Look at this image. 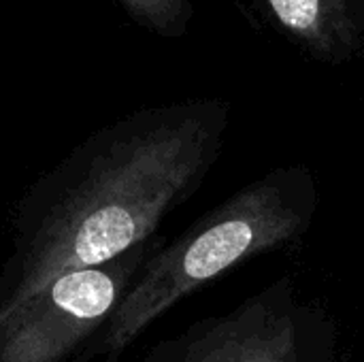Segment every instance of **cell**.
<instances>
[{
    "label": "cell",
    "mask_w": 364,
    "mask_h": 362,
    "mask_svg": "<svg viewBox=\"0 0 364 362\" xmlns=\"http://www.w3.org/2000/svg\"><path fill=\"white\" fill-rule=\"evenodd\" d=\"M230 102L192 98L100 126L19 198L0 271V320L64 271L107 262L154 237L205 181Z\"/></svg>",
    "instance_id": "1"
},
{
    "label": "cell",
    "mask_w": 364,
    "mask_h": 362,
    "mask_svg": "<svg viewBox=\"0 0 364 362\" xmlns=\"http://www.w3.org/2000/svg\"><path fill=\"white\" fill-rule=\"evenodd\" d=\"M318 207V179L303 164L273 169L243 186L149 254L90 356L117 362L147 326L198 288L250 258L299 243Z\"/></svg>",
    "instance_id": "2"
},
{
    "label": "cell",
    "mask_w": 364,
    "mask_h": 362,
    "mask_svg": "<svg viewBox=\"0 0 364 362\" xmlns=\"http://www.w3.org/2000/svg\"><path fill=\"white\" fill-rule=\"evenodd\" d=\"M145 362H350L333 314L290 277L151 346Z\"/></svg>",
    "instance_id": "3"
},
{
    "label": "cell",
    "mask_w": 364,
    "mask_h": 362,
    "mask_svg": "<svg viewBox=\"0 0 364 362\" xmlns=\"http://www.w3.org/2000/svg\"><path fill=\"white\" fill-rule=\"evenodd\" d=\"M160 243L154 235L107 262L53 277L0 320V362H68L85 350Z\"/></svg>",
    "instance_id": "4"
},
{
    "label": "cell",
    "mask_w": 364,
    "mask_h": 362,
    "mask_svg": "<svg viewBox=\"0 0 364 362\" xmlns=\"http://www.w3.org/2000/svg\"><path fill=\"white\" fill-rule=\"evenodd\" d=\"M267 21L316 62L346 64L364 51V0H254Z\"/></svg>",
    "instance_id": "5"
},
{
    "label": "cell",
    "mask_w": 364,
    "mask_h": 362,
    "mask_svg": "<svg viewBox=\"0 0 364 362\" xmlns=\"http://www.w3.org/2000/svg\"><path fill=\"white\" fill-rule=\"evenodd\" d=\"M141 28L162 38H181L194 17L192 0H115Z\"/></svg>",
    "instance_id": "6"
}]
</instances>
